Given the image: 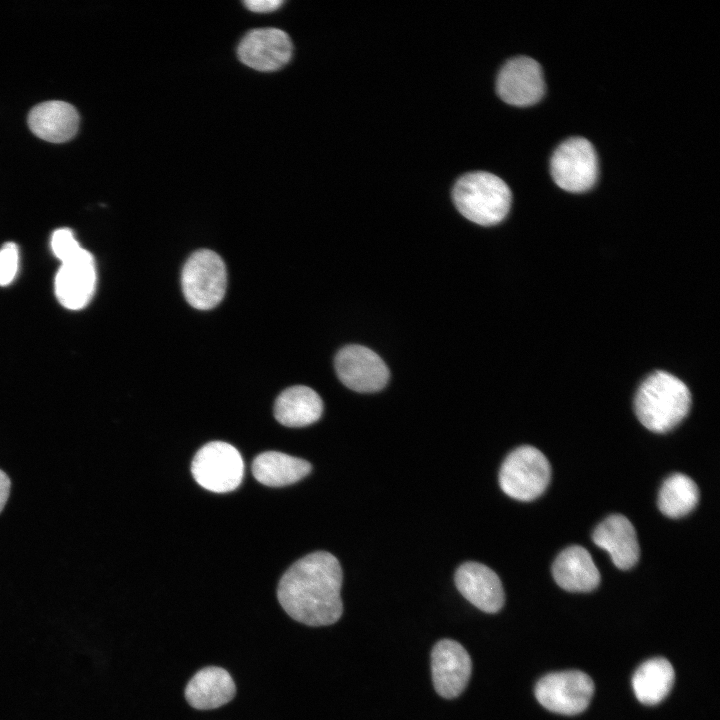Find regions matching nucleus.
Here are the masks:
<instances>
[{
  "mask_svg": "<svg viewBox=\"0 0 720 720\" xmlns=\"http://www.w3.org/2000/svg\"><path fill=\"white\" fill-rule=\"evenodd\" d=\"M675 672L671 663L662 657L643 662L634 672L632 688L636 698L645 705L660 703L671 691Z\"/></svg>",
  "mask_w": 720,
  "mask_h": 720,
  "instance_id": "412c9836",
  "label": "nucleus"
},
{
  "mask_svg": "<svg viewBox=\"0 0 720 720\" xmlns=\"http://www.w3.org/2000/svg\"><path fill=\"white\" fill-rule=\"evenodd\" d=\"M289 36L277 28H260L248 32L241 40L237 54L242 63L258 71H274L292 56Z\"/></svg>",
  "mask_w": 720,
  "mask_h": 720,
  "instance_id": "ddd939ff",
  "label": "nucleus"
},
{
  "mask_svg": "<svg viewBox=\"0 0 720 720\" xmlns=\"http://www.w3.org/2000/svg\"><path fill=\"white\" fill-rule=\"evenodd\" d=\"M592 538L610 555L617 568L627 570L637 563L640 548L636 531L625 516L610 515L595 528Z\"/></svg>",
  "mask_w": 720,
  "mask_h": 720,
  "instance_id": "2eb2a0df",
  "label": "nucleus"
},
{
  "mask_svg": "<svg viewBox=\"0 0 720 720\" xmlns=\"http://www.w3.org/2000/svg\"><path fill=\"white\" fill-rule=\"evenodd\" d=\"M691 394L686 384L666 371H655L639 386L634 400L638 420L647 429L665 433L688 414Z\"/></svg>",
  "mask_w": 720,
  "mask_h": 720,
  "instance_id": "f03ea898",
  "label": "nucleus"
},
{
  "mask_svg": "<svg viewBox=\"0 0 720 720\" xmlns=\"http://www.w3.org/2000/svg\"><path fill=\"white\" fill-rule=\"evenodd\" d=\"M96 282L94 257L89 251L82 249L60 266L55 277V294L62 306L79 310L92 299Z\"/></svg>",
  "mask_w": 720,
  "mask_h": 720,
  "instance_id": "f8f14e48",
  "label": "nucleus"
},
{
  "mask_svg": "<svg viewBox=\"0 0 720 720\" xmlns=\"http://www.w3.org/2000/svg\"><path fill=\"white\" fill-rule=\"evenodd\" d=\"M51 248L62 263L72 259L83 249L69 228H59L53 232Z\"/></svg>",
  "mask_w": 720,
  "mask_h": 720,
  "instance_id": "5701e85b",
  "label": "nucleus"
},
{
  "mask_svg": "<svg viewBox=\"0 0 720 720\" xmlns=\"http://www.w3.org/2000/svg\"><path fill=\"white\" fill-rule=\"evenodd\" d=\"M236 693L231 675L218 666L199 670L185 688L188 704L198 710H210L230 702Z\"/></svg>",
  "mask_w": 720,
  "mask_h": 720,
  "instance_id": "a211bd4d",
  "label": "nucleus"
},
{
  "mask_svg": "<svg viewBox=\"0 0 720 720\" xmlns=\"http://www.w3.org/2000/svg\"><path fill=\"white\" fill-rule=\"evenodd\" d=\"M496 89L499 97L510 105L526 107L537 103L545 91L541 66L526 56L508 60L499 71Z\"/></svg>",
  "mask_w": 720,
  "mask_h": 720,
  "instance_id": "9d476101",
  "label": "nucleus"
},
{
  "mask_svg": "<svg viewBox=\"0 0 720 720\" xmlns=\"http://www.w3.org/2000/svg\"><path fill=\"white\" fill-rule=\"evenodd\" d=\"M554 182L569 192H584L596 182L598 158L592 144L582 137H572L562 142L550 161Z\"/></svg>",
  "mask_w": 720,
  "mask_h": 720,
  "instance_id": "0eeeda50",
  "label": "nucleus"
},
{
  "mask_svg": "<svg viewBox=\"0 0 720 720\" xmlns=\"http://www.w3.org/2000/svg\"><path fill=\"white\" fill-rule=\"evenodd\" d=\"M556 583L570 592H590L600 583V573L590 553L578 545L569 546L552 565Z\"/></svg>",
  "mask_w": 720,
  "mask_h": 720,
  "instance_id": "f3484780",
  "label": "nucleus"
},
{
  "mask_svg": "<svg viewBox=\"0 0 720 720\" xmlns=\"http://www.w3.org/2000/svg\"><path fill=\"white\" fill-rule=\"evenodd\" d=\"M452 197L465 218L483 226L501 222L512 201L508 185L498 176L484 171L461 176L454 185Z\"/></svg>",
  "mask_w": 720,
  "mask_h": 720,
  "instance_id": "7ed1b4c3",
  "label": "nucleus"
},
{
  "mask_svg": "<svg viewBox=\"0 0 720 720\" xmlns=\"http://www.w3.org/2000/svg\"><path fill=\"white\" fill-rule=\"evenodd\" d=\"M311 469L308 461L277 451L263 452L252 463L255 479L270 487L293 484L308 475Z\"/></svg>",
  "mask_w": 720,
  "mask_h": 720,
  "instance_id": "aec40b11",
  "label": "nucleus"
},
{
  "mask_svg": "<svg viewBox=\"0 0 720 720\" xmlns=\"http://www.w3.org/2000/svg\"><path fill=\"white\" fill-rule=\"evenodd\" d=\"M459 592L486 613L498 612L504 604V590L498 575L478 562H465L455 573Z\"/></svg>",
  "mask_w": 720,
  "mask_h": 720,
  "instance_id": "4468645a",
  "label": "nucleus"
},
{
  "mask_svg": "<svg viewBox=\"0 0 720 720\" xmlns=\"http://www.w3.org/2000/svg\"><path fill=\"white\" fill-rule=\"evenodd\" d=\"M244 464L238 450L222 441H212L195 454L191 472L203 488L225 493L236 489L243 477Z\"/></svg>",
  "mask_w": 720,
  "mask_h": 720,
  "instance_id": "423d86ee",
  "label": "nucleus"
},
{
  "mask_svg": "<svg viewBox=\"0 0 720 720\" xmlns=\"http://www.w3.org/2000/svg\"><path fill=\"white\" fill-rule=\"evenodd\" d=\"M19 266V249L14 242L0 248V286L9 285L16 277Z\"/></svg>",
  "mask_w": 720,
  "mask_h": 720,
  "instance_id": "b1692460",
  "label": "nucleus"
},
{
  "mask_svg": "<svg viewBox=\"0 0 720 720\" xmlns=\"http://www.w3.org/2000/svg\"><path fill=\"white\" fill-rule=\"evenodd\" d=\"M181 286L186 301L195 309L210 310L223 299L227 271L222 258L214 251L200 249L185 262Z\"/></svg>",
  "mask_w": 720,
  "mask_h": 720,
  "instance_id": "20e7f679",
  "label": "nucleus"
},
{
  "mask_svg": "<svg viewBox=\"0 0 720 720\" xmlns=\"http://www.w3.org/2000/svg\"><path fill=\"white\" fill-rule=\"evenodd\" d=\"M431 670L436 692L444 698L452 699L466 688L472 663L468 652L460 643L443 639L432 649Z\"/></svg>",
  "mask_w": 720,
  "mask_h": 720,
  "instance_id": "9b49d317",
  "label": "nucleus"
},
{
  "mask_svg": "<svg viewBox=\"0 0 720 720\" xmlns=\"http://www.w3.org/2000/svg\"><path fill=\"white\" fill-rule=\"evenodd\" d=\"M342 569L329 552L317 551L296 561L281 577L277 598L294 620L313 627L337 622L343 612Z\"/></svg>",
  "mask_w": 720,
  "mask_h": 720,
  "instance_id": "f257e3e1",
  "label": "nucleus"
},
{
  "mask_svg": "<svg viewBox=\"0 0 720 720\" xmlns=\"http://www.w3.org/2000/svg\"><path fill=\"white\" fill-rule=\"evenodd\" d=\"M551 467L545 455L529 445L514 449L503 461L499 485L503 492L519 501H531L547 488Z\"/></svg>",
  "mask_w": 720,
  "mask_h": 720,
  "instance_id": "39448f33",
  "label": "nucleus"
},
{
  "mask_svg": "<svg viewBox=\"0 0 720 720\" xmlns=\"http://www.w3.org/2000/svg\"><path fill=\"white\" fill-rule=\"evenodd\" d=\"M28 125L39 138L61 143L71 139L79 127V115L71 104L52 100L34 106L28 115Z\"/></svg>",
  "mask_w": 720,
  "mask_h": 720,
  "instance_id": "dca6fc26",
  "label": "nucleus"
},
{
  "mask_svg": "<svg viewBox=\"0 0 720 720\" xmlns=\"http://www.w3.org/2000/svg\"><path fill=\"white\" fill-rule=\"evenodd\" d=\"M283 4L281 0H247L244 5L247 9L257 13H267L278 9Z\"/></svg>",
  "mask_w": 720,
  "mask_h": 720,
  "instance_id": "393cba45",
  "label": "nucleus"
},
{
  "mask_svg": "<svg viewBox=\"0 0 720 720\" xmlns=\"http://www.w3.org/2000/svg\"><path fill=\"white\" fill-rule=\"evenodd\" d=\"M10 491V479L5 472L0 470V512L3 510Z\"/></svg>",
  "mask_w": 720,
  "mask_h": 720,
  "instance_id": "a878e982",
  "label": "nucleus"
},
{
  "mask_svg": "<svg viewBox=\"0 0 720 720\" xmlns=\"http://www.w3.org/2000/svg\"><path fill=\"white\" fill-rule=\"evenodd\" d=\"M335 370L349 389L361 393L377 392L389 380V369L373 350L362 345H347L335 357Z\"/></svg>",
  "mask_w": 720,
  "mask_h": 720,
  "instance_id": "1a4fd4ad",
  "label": "nucleus"
},
{
  "mask_svg": "<svg viewBox=\"0 0 720 720\" xmlns=\"http://www.w3.org/2000/svg\"><path fill=\"white\" fill-rule=\"evenodd\" d=\"M323 412L321 397L303 385L282 391L274 404L276 420L287 427H304L318 421Z\"/></svg>",
  "mask_w": 720,
  "mask_h": 720,
  "instance_id": "6ab92c4d",
  "label": "nucleus"
},
{
  "mask_svg": "<svg viewBox=\"0 0 720 720\" xmlns=\"http://www.w3.org/2000/svg\"><path fill=\"white\" fill-rule=\"evenodd\" d=\"M594 693V683L584 672L569 670L542 677L535 686L538 702L547 710L575 715L583 712Z\"/></svg>",
  "mask_w": 720,
  "mask_h": 720,
  "instance_id": "6e6552de",
  "label": "nucleus"
},
{
  "mask_svg": "<svg viewBox=\"0 0 720 720\" xmlns=\"http://www.w3.org/2000/svg\"><path fill=\"white\" fill-rule=\"evenodd\" d=\"M698 500L697 484L685 474L674 473L663 482L660 488L658 507L665 516L679 518L691 512Z\"/></svg>",
  "mask_w": 720,
  "mask_h": 720,
  "instance_id": "4be33fe9",
  "label": "nucleus"
}]
</instances>
